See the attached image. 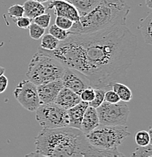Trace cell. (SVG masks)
I'll use <instances>...</instances> for the list:
<instances>
[{
  "mask_svg": "<svg viewBox=\"0 0 152 157\" xmlns=\"http://www.w3.org/2000/svg\"><path fill=\"white\" fill-rule=\"evenodd\" d=\"M137 49V37L126 25H116L91 33H71L55 50L40 47L38 52L80 72L91 87L107 91L123 77Z\"/></svg>",
  "mask_w": 152,
  "mask_h": 157,
  "instance_id": "obj_1",
  "label": "cell"
},
{
  "mask_svg": "<svg viewBox=\"0 0 152 157\" xmlns=\"http://www.w3.org/2000/svg\"><path fill=\"white\" fill-rule=\"evenodd\" d=\"M36 154L39 156H123L118 150L93 147L80 129L65 126L43 128L35 137Z\"/></svg>",
  "mask_w": 152,
  "mask_h": 157,
  "instance_id": "obj_2",
  "label": "cell"
},
{
  "mask_svg": "<svg viewBox=\"0 0 152 157\" xmlns=\"http://www.w3.org/2000/svg\"><path fill=\"white\" fill-rule=\"evenodd\" d=\"M130 7L126 0H100L99 4L73 22L71 33H91L116 25H126Z\"/></svg>",
  "mask_w": 152,
  "mask_h": 157,
  "instance_id": "obj_3",
  "label": "cell"
},
{
  "mask_svg": "<svg viewBox=\"0 0 152 157\" xmlns=\"http://www.w3.org/2000/svg\"><path fill=\"white\" fill-rule=\"evenodd\" d=\"M65 67L56 58L37 52L30 59L26 76L36 86L61 79Z\"/></svg>",
  "mask_w": 152,
  "mask_h": 157,
  "instance_id": "obj_4",
  "label": "cell"
},
{
  "mask_svg": "<svg viewBox=\"0 0 152 157\" xmlns=\"http://www.w3.org/2000/svg\"><path fill=\"white\" fill-rule=\"evenodd\" d=\"M130 135L127 125L99 124L95 128L86 135V137L93 147L103 150H118L117 147L120 146Z\"/></svg>",
  "mask_w": 152,
  "mask_h": 157,
  "instance_id": "obj_5",
  "label": "cell"
},
{
  "mask_svg": "<svg viewBox=\"0 0 152 157\" xmlns=\"http://www.w3.org/2000/svg\"><path fill=\"white\" fill-rule=\"evenodd\" d=\"M36 119L42 128H55L68 126L69 117L68 111L55 103L40 104L36 109Z\"/></svg>",
  "mask_w": 152,
  "mask_h": 157,
  "instance_id": "obj_6",
  "label": "cell"
},
{
  "mask_svg": "<svg viewBox=\"0 0 152 157\" xmlns=\"http://www.w3.org/2000/svg\"><path fill=\"white\" fill-rule=\"evenodd\" d=\"M99 124L105 125H127L130 109L125 103L111 104L104 101L96 108Z\"/></svg>",
  "mask_w": 152,
  "mask_h": 157,
  "instance_id": "obj_7",
  "label": "cell"
},
{
  "mask_svg": "<svg viewBox=\"0 0 152 157\" xmlns=\"http://www.w3.org/2000/svg\"><path fill=\"white\" fill-rule=\"evenodd\" d=\"M13 94L18 102L27 110L36 111L40 105L37 86L29 79H24L19 82Z\"/></svg>",
  "mask_w": 152,
  "mask_h": 157,
  "instance_id": "obj_8",
  "label": "cell"
},
{
  "mask_svg": "<svg viewBox=\"0 0 152 157\" xmlns=\"http://www.w3.org/2000/svg\"><path fill=\"white\" fill-rule=\"evenodd\" d=\"M61 82L64 87L69 88L79 95L85 88L90 86L89 81L85 75L78 70L68 67L65 68Z\"/></svg>",
  "mask_w": 152,
  "mask_h": 157,
  "instance_id": "obj_9",
  "label": "cell"
},
{
  "mask_svg": "<svg viewBox=\"0 0 152 157\" xmlns=\"http://www.w3.org/2000/svg\"><path fill=\"white\" fill-rule=\"evenodd\" d=\"M37 86L40 104L55 103L58 93L64 87L61 79L55 80Z\"/></svg>",
  "mask_w": 152,
  "mask_h": 157,
  "instance_id": "obj_10",
  "label": "cell"
},
{
  "mask_svg": "<svg viewBox=\"0 0 152 157\" xmlns=\"http://www.w3.org/2000/svg\"><path fill=\"white\" fill-rule=\"evenodd\" d=\"M48 9H53L56 16L67 17L73 22L80 21V14L76 8L66 0H51Z\"/></svg>",
  "mask_w": 152,
  "mask_h": 157,
  "instance_id": "obj_11",
  "label": "cell"
},
{
  "mask_svg": "<svg viewBox=\"0 0 152 157\" xmlns=\"http://www.w3.org/2000/svg\"><path fill=\"white\" fill-rule=\"evenodd\" d=\"M81 101L79 94H76L68 88L63 87L58 93L55 103L64 109H68Z\"/></svg>",
  "mask_w": 152,
  "mask_h": 157,
  "instance_id": "obj_12",
  "label": "cell"
},
{
  "mask_svg": "<svg viewBox=\"0 0 152 157\" xmlns=\"http://www.w3.org/2000/svg\"><path fill=\"white\" fill-rule=\"evenodd\" d=\"M88 107H89V103L81 101L76 105L67 109L68 117H69L68 126L80 129L82 119H83L85 111Z\"/></svg>",
  "mask_w": 152,
  "mask_h": 157,
  "instance_id": "obj_13",
  "label": "cell"
},
{
  "mask_svg": "<svg viewBox=\"0 0 152 157\" xmlns=\"http://www.w3.org/2000/svg\"><path fill=\"white\" fill-rule=\"evenodd\" d=\"M99 125V119L97 110L95 108L89 106L85 111L82 119L80 130L86 135L95 128Z\"/></svg>",
  "mask_w": 152,
  "mask_h": 157,
  "instance_id": "obj_14",
  "label": "cell"
},
{
  "mask_svg": "<svg viewBox=\"0 0 152 157\" xmlns=\"http://www.w3.org/2000/svg\"><path fill=\"white\" fill-rule=\"evenodd\" d=\"M24 10V15L33 20L37 16L45 12V7L42 3L33 0H27L23 6Z\"/></svg>",
  "mask_w": 152,
  "mask_h": 157,
  "instance_id": "obj_15",
  "label": "cell"
},
{
  "mask_svg": "<svg viewBox=\"0 0 152 157\" xmlns=\"http://www.w3.org/2000/svg\"><path fill=\"white\" fill-rule=\"evenodd\" d=\"M73 5L79 12L80 16L85 15L92 11L100 0H66Z\"/></svg>",
  "mask_w": 152,
  "mask_h": 157,
  "instance_id": "obj_16",
  "label": "cell"
},
{
  "mask_svg": "<svg viewBox=\"0 0 152 157\" xmlns=\"http://www.w3.org/2000/svg\"><path fill=\"white\" fill-rule=\"evenodd\" d=\"M151 26H152V13L150 12L145 18L141 21L139 28L145 42L148 45L152 44L151 36Z\"/></svg>",
  "mask_w": 152,
  "mask_h": 157,
  "instance_id": "obj_17",
  "label": "cell"
},
{
  "mask_svg": "<svg viewBox=\"0 0 152 157\" xmlns=\"http://www.w3.org/2000/svg\"><path fill=\"white\" fill-rule=\"evenodd\" d=\"M111 89L115 91L120 98V101L123 102H129L132 98V93L130 88L126 85L115 82L112 84Z\"/></svg>",
  "mask_w": 152,
  "mask_h": 157,
  "instance_id": "obj_18",
  "label": "cell"
},
{
  "mask_svg": "<svg viewBox=\"0 0 152 157\" xmlns=\"http://www.w3.org/2000/svg\"><path fill=\"white\" fill-rule=\"evenodd\" d=\"M60 41L48 33L42 36V41L40 43V48L45 49V50L52 51L55 50L58 46Z\"/></svg>",
  "mask_w": 152,
  "mask_h": 157,
  "instance_id": "obj_19",
  "label": "cell"
},
{
  "mask_svg": "<svg viewBox=\"0 0 152 157\" xmlns=\"http://www.w3.org/2000/svg\"><path fill=\"white\" fill-rule=\"evenodd\" d=\"M151 127H149L148 132L147 131H139L135 135V140L137 145L139 147L146 146L151 143Z\"/></svg>",
  "mask_w": 152,
  "mask_h": 157,
  "instance_id": "obj_20",
  "label": "cell"
},
{
  "mask_svg": "<svg viewBox=\"0 0 152 157\" xmlns=\"http://www.w3.org/2000/svg\"><path fill=\"white\" fill-rule=\"evenodd\" d=\"M49 33L61 42V41L64 40L65 39L68 38V36L71 34V32L69 30H64V29L60 28L55 24H52L49 30Z\"/></svg>",
  "mask_w": 152,
  "mask_h": 157,
  "instance_id": "obj_21",
  "label": "cell"
},
{
  "mask_svg": "<svg viewBox=\"0 0 152 157\" xmlns=\"http://www.w3.org/2000/svg\"><path fill=\"white\" fill-rule=\"evenodd\" d=\"M29 34L31 39H35V40H38L42 38V36L45 33V29L42 28V27L39 26L38 24H35V23H31V24L29 27Z\"/></svg>",
  "mask_w": 152,
  "mask_h": 157,
  "instance_id": "obj_22",
  "label": "cell"
},
{
  "mask_svg": "<svg viewBox=\"0 0 152 157\" xmlns=\"http://www.w3.org/2000/svg\"><path fill=\"white\" fill-rule=\"evenodd\" d=\"M105 90L101 88H95V98L89 103V106L94 108H98L104 101Z\"/></svg>",
  "mask_w": 152,
  "mask_h": 157,
  "instance_id": "obj_23",
  "label": "cell"
},
{
  "mask_svg": "<svg viewBox=\"0 0 152 157\" xmlns=\"http://www.w3.org/2000/svg\"><path fill=\"white\" fill-rule=\"evenodd\" d=\"M151 143L146 146L137 147L135 151L132 153L133 157H151L152 156V146Z\"/></svg>",
  "mask_w": 152,
  "mask_h": 157,
  "instance_id": "obj_24",
  "label": "cell"
},
{
  "mask_svg": "<svg viewBox=\"0 0 152 157\" xmlns=\"http://www.w3.org/2000/svg\"><path fill=\"white\" fill-rule=\"evenodd\" d=\"M8 14H9V17H10L11 18H12L14 21H15L16 19L24 16V7H23V6H21V5H13V6H11L9 9V10H8Z\"/></svg>",
  "mask_w": 152,
  "mask_h": 157,
  "instance_id": "obj_25",
  "label": "cell"
},
{
  "mask_svg": "<svg viewBox=\"0 0 152 157\" xmlns=\"http://www.w3.org/2000/svg\"><path fill=\"white\" fill-rule=\"evenodd\" d=\"M33 21L35 24H38L42 28L46 29L48 28L50 24L51 15L49 14H47V13H43V14H40V15L37 16L35 18L33 19Z\"/></svg>",
  "mask_w": 152,
  "mask_h": 157,
  "instance_id": "obj_26",
  "label": "cell"
},
{
  "mask_svg": "<svg viewBox=\"0 0 152 157\" xmlns=\"http://www.w3.org/2000/svg\"><path fill=\"white\" fill-rule=\"evenodd\" d=\"M55 24L58 26L60 28L64 29V30H69L73 24V21L67 17H61V16H56L55 21Z\"/></svg>",
  "mask_w": 152,
  "mask_h": 157,
  "instance_id": "obj_27",
  "label": "cell"
},
{
  "mask_svg": "<svg viewBox=\"0 0 152 157\" xmlns=\"http://www.w3.org/2000/svg\"><path fill=\"white\" fill-rule=\"evenodd\" d=\"M80 97L81 98V101L89 103L95 98V88L91 87V86L85 88L80 93Z\"/></svg>",
  "mask_w": 152,
  "mask_h": 157,
  "instance_id": "obj_28",
  "label": "cell"
},
{
  "mask_svg": "<svg viewBox=\"0 0 152 157\" xmlns=\"http://www.w3.org/2000/svg\"><path fill=\"white\" fill-rule=\"evenodd\" d=\"M104 101L111 104H116L120 102V99L115 91L112 89H108L104 93Z\"/></svg>",
  "mask_w": 152,
  "mask_h": 157,
  "instance_id": "obj_29",
  "label": "cell"
},
{
  "mask_svg": "<svg viewBox=\"0 0 152 157\" xmlns=\"http://www.w3.org/2000/svg\"><path fill=\"white\" fill-rule=\"evenodd\" d=\"M14 21H15L16 25H17L18 27L24 29H28L31 23H32V20L29 18L27 16H22V17L16 19Z\"/></svg>",
  "mask_w": 152,
  "mask_h": 157,
  "instance_id": "obj_30",
  "label": "cell"
},
{
  "mask_svg": "<svg viewBox=\"0 0 152 157\" xmlns=\"http://www.w3.org/2000/svg\"><path fill=\"white\" fill-rule=\"evenodd\" d=\"M8 83H9V80L7 77L4 76V74L1 75L0 76V94L6 91L8 87Z\"/></svg>",
  "mask_w": 152,
  "mask_h": 157,
  "instance_id": "obj_31",
  "label": "cell"
},
{
  "mask_svg": "<svg viewBox=\"0 0 152 157\" xmlns=\"http://www.w3.org/2000/svg\"><path fill=\"white\" fill-rule=\"evenodd\" d=\"M145 4L148 9H152V0H145Z\"/></svg>",
  "mask_w": 152,
  "mask_h": 157,
  "instance_id": "obj_32",
  "label": "cell"
},
{
  "mask_svg": "<svg viewBox=\"0 0 152 157\" xmlns=\"http://www.w3.org/2000/svg\"><path fill=\"white\" fill-rule=\"evenodd\" d=\"M5 71H6V69L4 67H0V76L2 74H4Z\"/></svg>",
  "mask_w": 152,
  "mask_h": 157,
  "instance_id": "obj_33",
  "label": "cell"
},
{
  "mask_svg": "<svg viewBox=\"0 0 152 157\" xmlns=\"http://www.w3.org/2000/svg\"><path fill=\"white\" fill-rule=\"evenodd\" d=\"M33 1H37V2H39L43 3V2H49V0H33Z\"/></svg>",
  "mask_w": 152,
  "mask_h": 157,
  "instance_id": "obj_34",
  "label": "cell"
}]
</instances>
